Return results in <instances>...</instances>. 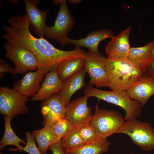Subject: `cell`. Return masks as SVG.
Segmentation results:
<instances>
[{
	"label": "cell",
	"mask_w": 154,
	"mask_h": 154,
	"mask_svg": "<svg viewBox=\"0 0 154 154\" xmlns=\"http://www.w3.org/2000/svg\"><path fill=\"white\" fill-rule=\"evenodd\" d=\"M52 154H70L65 148L62 145L61 141L56 143L49 148Z\"/></svg>",
	"instance_id": "cell-29"
},
{
	"label": "cell",
	"mask_w": 154,
	"mask_h": 154,
	"mask_svg": "<svg viewBox=\"0 0 154 154\" xmlns=\"http://www.w3.org/2000/svg\"><path fill=\"white\" fill-rule=\"evenodd\" d=\"M45 75V73L38 69L29 71L14 83L13 88L24 95L33 97L40 89Z\"/></svg>",
	"instance_id": "cell-14"
},
{
	"label": "cell",
	"mask_w": 154,
	"mask_h": 154,
	"mask_svg": "<svg viewBox=\"0 0 154 154\" xmlns=\"http://www.w3.org/2000/svg\"><path fill=\"white\" fill-rule=\"evenodd\" d=\"M106 68L112 90L127 91L142 78V71L128 59L107 58Z\"/></svg>",
	"instance_id": "cell-2"
},
{
	"label": "cell",
	"mask_w": 154,
	"mask_h": 154,
	"mask_svg": "<svg viewBox=\"0 0 154 154\" xmlns=\"http://www.w3.org/2000/svg\"><path fill=\"white\" fill-rule=\"evenodd\" d=\"M131 29V27H129L112 38L105 48L107 58L117 59H127L131 48L129 41Z\"/></svg>",
	"instance_id": "cell-12"
},
{
	"label": "cell",
	"mask_w": 154,
	"mask_h": 154,
	"mask_svg": "<svg viewBox=\"0 0 154 154\" xmlns=\"http://www.w3.org/2000/svg\"><path fill=\"white\" fill-rule=\"evenodd\" d=\"M127 92L133 100L144 106L154 94V78L148 74L143 75L139 80L132 85Z\"/></svg>",
	"instance_id": "cell-16"
},
{
	"label": "cell",
	"mask_w": 154,
	"mask_h": 154,
	"mask_svg": "<svg viewBox=\"0 0 154 154\" xmlns=\"http://www.w3.org/2000/svg\"><path fill=\"white\" fill-rule=\"evenodd\" d=\"M83 1L82 0H69L68 1L71 4L76 5L81 3Z\"/></svg>",
	"instance_id": "cell-31"
},
{
	"label": "cell",
	"mask_w": 154,
	"mask_h": 154,
	"mask_svg": "<svg viewBox=\"0 0 154 154\" xmlns=\"http://www.w3.org/2000/svg\"><path fill=\"white\" fill-rule=\"evenodd\" d=\"M0 154H4L3 153H2L1 152H0Z\"/></svg>",
	"instance_id": "cell-34"
},
{
	"label": "cell",
	"mask_w": 154,
	"mask_h": 154,
	"mask_svg": "<svg viewBox=\"0 0 154 154\" xmlns=\"http://www.w3.org/2000/svg\"><path fill=\"white\" fill-rule=\"evenodd\" d=\"M125 121L119 112L99 109L97 105L90 124L100 138L107 139L116 133Z\"/></svg>",
	"instance_id": "cell-5"
},
{
	"label": "cell",
	"mask_w": 154,
	"mask_h": 154,
	"mask_svg": "<svg viewBox=\"0 0 154 154\" xmlns=\"http://www.w3.org/2000/svg\"><path fill=\"white\" fill-rule=\"evenodd\" d=\"M66 107L58 93L43 101L40 108L44 126H52L59 119L65 118Z\"/></svg>",
	"instance_id": "cell-11"
},
{
	"label": "cell",
	"mask_w": 154,
	"mask_h": 154,
	"mask_svg": "<svg viewBox=\"0 0 154 154\" xmlns=\"http://www.w3.org/2000/svg\"><path fill=\"white\" fill-rule=\"evenodd\" d=\"M76 129L85 144L101 139L98 137L95 130L90 124L83 125Z\"/></svg>",
	"instance_id": "cell-26"
},
{
	"label": "cell",
	"mask_w": 154,
	"mask_h": 154,
	"mask_svg": "<svg viewBox=\"0 0 154 154\" xmlns=\"http://www.w3.org/2000/svg\"><path fill=\"white\" fill-rule=\"evenodd\" d=\"M10 26H3L5 32L2 37L10 43L22 46L35 56L38 62V69L45 74L57 70L59 65L67 59L83 58L84 50L76 48L70 51L55 48L44 37L37 38L31 33L30 23L26 15L11 16L8 19Z\"/></svg>",
	"instance_id": "cell-1"
},
{
	"label": "cell",
	"mask_w": 154,
	"mask_h": 154,
	"mask_svg": "<svg viewBox=\"0 0 154 154\" xmlns=\"http://www.w3.org/2000/svg\"><path fill=\"white\" fill-rule=\"evenodd\" d=\"M146 71L147 74L154 78V59H153L147 68Z\"/></svg>",
	"instance_id": "cell-30"
},
{
	"label": "cell",
	"mask_w": 154,
	"mask_h": 154,
	"mask_svg": "<svg viewBox=\"0 0 154 154\" xmlns=\"http://www.w3.org/2000/svg\"><path fill=\"white\" fill-rule=\"evenodd\" d=\"M88 98L85 96L79 97L66 107V118L74 128L90 124L92 115L91 107L88 106Z\"/></svg>",
	"instance_id": "cell-10"
},
{
	"label": "cell",
	"mask_w": 154,
	"mask_h": 154,
	"mask_svg": "<svg viewBox=\"0 0 154 154\" xmlns=\"http://www.w3.org/2000/svg\"><path fill=\"white\" fill-rule=\"evenodd\" d=\"M85 58L76 57L63 62L58 66L57 71L60 80L64 82L71 76L84 69Z\"/></svg>",
	"instance_id": "cell-21"
},
{
	"label": "cell",
	"mask_w": 154,
	"mask_h": 154,
	"mask_svg": "<svg viewBox=\"0 0 154 154\" xmlns=\"http://www.w3.org/2000/svg\"><path fill=\"white\" fill-rule=\"evenodd\" d=\"M52 127L56 136L60 140L74 128L66 117L58 120Z\"/></svg>",
	"instance_id": "cell-25"
},
{
	"label": "cell",
	"mask_w": 154,
	"mask_h": 154,
	"mask_svg": "<svg viewBox=\"0 0 154 154\" xmlns=\"http://www.w3.org/2000/svg\"><path fill=\"white\" fill-rule=\"evenodd\" d=\"M84 96L88 98L94 97L117 106L123 109L125 112V120L136 119L141 114L142 106L137 101L132 100L127 91H105L99 90L88 83L84 90Z\"/></svg>",
	"instance_id": "cell-3"
},
{
	"label": "cell",
	"mask_w": 154,
	"mask_h": 154,
	"mask_svg": "<svg viewBox=\"0 0 154 154\" xmlns=\"http://www.w3.org/2000/svg\"><path fill=\"white\" fill-rule=\"evenodd\" d=\"M110 143L107 139H100L80 147L67 150L70 154H100L108 151Z\"/></svg>",
	"instance_id": "cell-23"
},
{
	"label": "cell",
	"mask_w": 154,
	"mask_h": 154,
	"mask_svg": "<svg viewBox=\"0 0 154 154\" xmlns=\"http://www.w3.org/2000/svg\"><path fill=\"white\" fill-rule=\"evenodd\" d=\"M5 122V130L3 137L0 141V150L9 145L15 146L16 148H10L9 151H19L23 147L21 143L26 145V142L19 137L13 131L11 125V119L7 117L4 116Z\"/></svg>",
	"instance_id": "cell-22"
},
{
	"label": "cell",
	"mask_w": 154,
	"mask_h": 154,
	"mask_svg": "<svg viewBox=\"0 0 154 154\" xmlns=\"http://www.w3.org/2000/svg\"><path fill=\"white\" fill-rule=\"evenodd\" d=\"M100 154H104V153H100ZM126 154H135V153H131Z\"/></svg>",
	"instance_id": "cell-33"
},
{
	"label": "cell",
	"mask_w": 154,
	"mask_h": 154,
	"mask_svg": "<svg viewBox=\"0 0 154 154\" xmlns=\"http://www.w3.org/2000/svg\"><path fill=\"white\" fill-rule=\"evenodd\" d=\"M153 41L141 47H131L127 59L144 74L153 60L151 50Z\"/></svg>",
	"instance_id": "cell-19"
},
{
	"label": "cell",
	"mask_w": 154,
	"mask_h": 154,
	"mask_svg": "<svg viewBox=\"0 0 154 154\" xmlns=\"http://www.w3.org/2000/svg\"><path fill=\"white\" fill-rule=\"evenodd\" d=\"M107 58L88 50L86 52L84 69L89 74V83L97 88L109 87L108 74L106 68Z\"/></svg>",
	"instance_id": "cell-9"
},
{
	"label": "cell",
	"mask_w": 154,
	"mask_h": 154,
	"mask_svg": "<svg viewBox=\"0 0 154 154\" xmlns=\"http://www.w3.org/2000/svg\"><path fill=\"white\" fill-rule=\"evenodd\" d=\"M5 73H9L16 76L17 73L14 68L9 65L2 59L0 58V78H2Z\"/></svg>",
	"instance_id": "cell-28"
},
{
	"label": "cell",
	"mask_w": 154,
	"mask_h": 154,
	"mask_svg": "<svg viewBox=\"0 0 154 154\" xmlns=\"http://www.w3.org/2000/svg\"><path fill=\"white\" fill-rule=\"evenodd\" d=\"M63 84V82L58 76L57 70L46 74L40 89L36 94L32 97L31 100L35 102L46 100L52 95L58 93L61 90Z\"/></svg>",
	"instance_id": "cell-17"
},
{
	"label": "cell",
	"mask_w": 154,
	"mask_h": 154,
	"mask_svg": "<svg viewBox=\"0 0 154 154\" xmlns=\"http://www.w3.org/2000/svg\"><path fill=\"white\" fill-rule=\"evenodd\" d=\"M24 2L26 15L30 23V28L39 38L43 37V31L47 25V14L49 10L42 11L38 9L37 5L40 0H24Z\"/></svg>",
	"instance_id": "cell-15"
},
{
	"label": "cell",
	"mask_w": 154,
	"mask_h": 154,
	"mask_svg": "<svg viewBox=\"0 0 154 154\" xmlns=\"http://www.w3.org/2000/svg\"><path fill=\"white\" fill-rule=\"evenodd\" d=\"M114 35L111 30L102 29L89 33L87 37L79 39H73L68 37L64 40L62 46L67 44L74 45L76 48L84 47L88 48L97 54L101 55L98 50V46L102 40L108 38H112Z\"/></svg>",
	"instance_id": "cell-13"
},
{
	"label": "cell",
	"mask_w": 154,
	"mask_h": 154,
	"mask_svg": "<svg viewBox=\"0 0 154 154\" xmlns=\"http://www.w3.org/2000/svg\"><path fill=\"white\" fill-rule=\"evenodd\" d=\"M29 97L14 88L6 86L0 88V114L12 121L19 115L28 114L29 108L26 103Z\"/></svg>",
	"instance_id": "cell-7"
},
{
	"label": "cell",
	"mask_w": 154,
	"mask_h": 154,
	"mask_svg": "<svg viewBox=\"0 0 154 154\" xmlns=\"http://www.w3.org/2000/svg\"><path fill=\"white\" fill-rule=\"evenodd\" d=\"M5 57L14 63L17 74H23L38 69V62L35 55L26 48L7 41L4 44Z\"/></svg>",
	"instance_id": "cell-8"
},
{
	"label": "cell",
	"mask_w": 154,
	"mask_h": 154,
	"mask_svg": "<svg viewBox=\"0 0 154 154\" xmlns=\"http://www.w3.org/2000/svg\"><path fill=\"white\" fill-rule=\"evenodd\" d=\"M66 1H54V4L59 5L57 16L54 21V25L52 26L46 25L43 31V35L56 41L62 46L64 40L75 23V20L66 4Z\"/></svg>",
	"instance_id": "cell-6"
},
{
	"label": "cell",
	"mask_w": 154,
	"mask_h": 154,
	"mask_svg": "<svg viewBox=\"0 0 154 154\" xmlns=\"http://www.w3.org/2000/svg\"><path fill=\"white\" fill-rule=\"evenodd\" d=\"M26 144L25 146L19 151H23L29 154H42L36 144L35 139L31 133L29 131L25 133Z\"/></svg>",
	"instance_id": "cell-27"
},
{
	"label": "cell",
	"mask_w": 154,
	"mask_h": 154,
	"mask_svg": "<svg viewBox=\"0 0 154 154\" xmlns=\"http://www.w3.org/2000/svg\"><path fill=\"white\" fill-rule=\"evenodd\" d=\"M153 41V45L151 50V54L153 59H154V40Z\"/></svg>",
	"instance_id": "cell-32"
},
{
	"label": "cell",
	"mask_w": 154,
	"mask_h": 154,
	"mask_svg": "<svg viewBox=\"0 0 154 154\" xmlns=\"http://www.w3.org/2000/svg\"><path fill=\"white\" fill-rule=\"evenodd\" d=\"M86 72L84 69L63 82L62 88L58 93L66 107L70 102L73 94L85 87L84 79Z\"/></svg>",
	"instance_id": "cell-18"
},
{
	"label": "cell",
	"mask_w": 154,
	"mask_h": 154,
	"mask_svg": "<svg viewBox=\"0 0 154 154\" xmlns=\"http://www.w3.org/2000/svg\"><path fill=\"white\" fill-rule=\"evenodd\" d=\"M116 133L127 135L134 144L144 151L154 149V129L148 123L137 118L126 120Z\"/></svg>",
	"instance_id": "cell-4"
},
{
	"label": "cell",
	"mask_w": 154,
	"mask_h": 154,
	"mask_svg": "<svg viewBox=\"0 0 154 154\" xmlns=\"http://www.w3.org/2000/svg\"><path fill=\"white\" fill-rule=\"evenodd\" d=\"M61 142L63 146L67 149L78 148L86 144L75 128H73L66 137L62 139Z\"/></svg>",
	"instance_id": "cell-24"
},
{
	"label": "cell",
	"mask_w": 154,
	"mask_h": 154,
	"mask_svg": "<svg viewBox=\"0 0 154 154\" xmlns=\"http://www.w3.org/2000/svg\"><path fill=\"white\" fill-rule=\"evenodd\" d=\"M31 133L42 154L46 153L51 145L61 140L56 136L52 126H44L40 129L32 131Z\"/></svg>",
	"instance_id": "cell-20"
}]
</instances>
